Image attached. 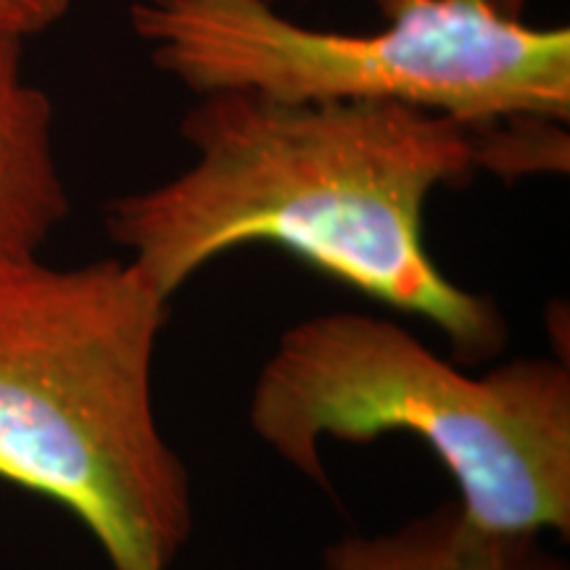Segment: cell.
Wrapping results in <instances>:
<instances>
[{
	"label": "cell",
	"instance_id": "1",
	"mask_svg": "<svg viewBox=\"0 0 570 570\" xmlns=\"http://www.w3.org/2000/svg\"><path fill=\"white\" fill-rule=\"evenodd\" d=\"M194 159L111 198L106 230L161 298L233 248L281 246L356 294L436 325L460 360L502 352L508 320L425 248L439 188L487 169V130L404 104L198 96L180 122Z\"/></svg>",
	"mask_w": 570,
	"mask_h": 570
},
{
	"label": "cell",
	"instance_id": "2",
	"mask_svg": "<svg viewBox=\"0 0 570 570\" xmlns=\"http://www.w3.org/2000/svg\"><path fill=\"white\" fill-rule=\"evenodd\" d=\"M167 304L127 259L0 265V479L61 504L111 570H169L194 533L154 399Z\"/></svg>",
	"mask_w": 570,
	"mask_h": 570
},
{
	"label": "cell",
	"instance_id": "3",
	"mask_svg": "<svg viewBox=\"0 0 570 570\" xmlns=\"http://www.w3.org/2000/svg\"><path fill=\"white\" fill-rule=\"evenodd\" d=\"M248 425L331 489L323 441L407 433L436 454L475 523L570 537V367L520 356L468 375L404 325L331 312L291 325L256 375Z\"/></svg>",
	"mask_w": 570,
	"mask_h": 570
},
{
	"label": "cell",
	"instance_id": "4",
	"mask_svg": "<svg viewBox=\"0 0 570 570\" xmlns=\"http://www.w3.org/2000/svg\"><path fill=\"white\" fill-rule=\"evenodd\" d=\"M373 32L315 30L269 0H135L148 59L196 96L381 101L475 130L570 122V30L504 17L487 0H375Z\"/></svg>",
	"mask_w": 570,
	"mask_h": 570
},
{
	"label": "cell",
	"instance_id": "5",
	"mask_svg": "<svg viewBox=\"0 0 570 570\" xmlns=\"http://www.w3.org/2000/svg\"><path fill=\"white\" fill-rule=\"evenodd\" d=\"M24 42L0 30V265L40 256L69 214L53 104L27 77Z\"/></svg>",
	"mask_w": 570,
	"mask_h": 570
},
{
	"label": "cell",
	"instance_id": "6",
	"mask_svg": "<svg viewBox=\"0 0 570 570\" xmlns=\"http://www.w3.org/2000/svg\"><path fill=\"white\" fill-rule=\"evenodd\" d=\"M320 570H570L541 533L494 531L458 502L420 512L383 533H346L325 547Z\"/></svg>",
	"mask_w": 570,
	"mask_h": 570
},
{
	"label": "cell",
	"instance_id": "7",
	"mask_svg": "<svg viewBox=\"0 0 570 570\" xmlns=\"http://www.w3.org/2000/svg\"><path fill=\"white\" fill-rule=\"evenodd\" d=\"M75 0H0V30L30 40L67 17Z\"/></svg>",
	"mask_w": 570,
	"mask_h": 570
},
{
	"label": "cell",
	"instance_id": "8",
	"mask_svg": "<svg viewBox=\"0 0 570 570\" xmlns=\"http://www.w3.org/2000/svg\"><path fill=\"white\" fill-rule=\"evenodd\" d=\"M487 3L494 6L497 11H502L504 17H515V19H523L525 9H529V0H487Z\"/></svg>",
	"mask_w": 570,
	"mask_h": 570
},
{
	"label": "cell",
	"instance_id": "9",
	"mask_svg": "<svg viewBox=\"0 0 570 570\" xmlns=\"http://www.w3.org/2000/svg\"><path fill=\"white\" fill-rule=\"evenodd\" d=\"M269 3H275V6H277V0H269Z\"/></svg>",
	"mask_w": 570,
	"mask_h": 570
}]
</instances>
